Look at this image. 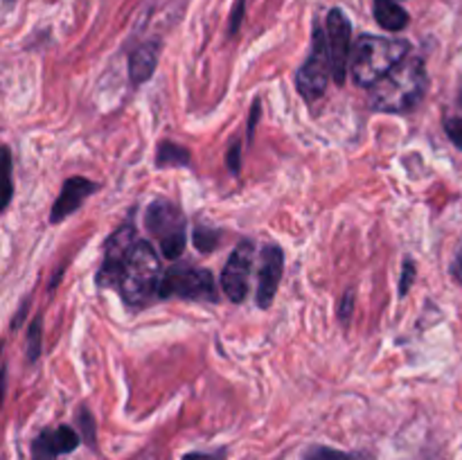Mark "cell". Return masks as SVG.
<instances>
[{
  "mask_svg": "<svg viewBox=\"0 0 462 460\" xmlns=\"http://www.w3.org/2000/svg\"><path fill=\"white\" fill-rule=\"evenodd\" d=\"M429 77L420 57H406L370 88V108L379 113H409L427 95Z\"/></svg>",
  "mask_w": 462,
  "mask_h": 460,
  "instance_id": "6da1fadb",
  "label": "cell"
},
{
  "mask_svg": "<svg viewBox=\"0 0 462 460\" xmlns=\"http://www.w3.org/2000/svg\"><path fill=\"white\" fill-rule=\"evenodd\" d=\"M244 14V0H237V12H233V21H230V34L239 30V21H242Z\"/></svg>",
  "mask_w": 462,
  "mask_h": 460,
  "instance_id": "83f0119b",
  "label": "cell"
},
{
  "mask_svg": "<svg viewBox=\"0 0 462 460\" xmlns=\"http://www.w3.org/2000/svg\"><path fill=\"white\" fill-rule=\"evenodd\" d=\"M158 54H161V43L158 41H147L134 50L129 57V79L131 84H143L153 75L158 66Z\"/></svg>",
  "mask_w": 462,
  "mask_h": 460,
  "instance_id": "4fadbf2b",
  "label": "cell"
},
{
  "mask_svg": "<svg viewBox=\"0 0 462 460\" xmlns=\"http://www.w3.org/2000/svg\"><path fill=\"white\" fill-rule=\"evenodd\" d=\"M7 3H12V0H7Z\"/></svg>",
  "mask_w": 462,
  "mask_h": 460,
  "instance_id": "f1b7e54d",
  "label": "cell"
},
{
  "mask_svg": "<svg viewBox=\"0 0 462 460\" xmlns=\"http://www.w3.org/2000/svg\"><path fill=\"white\" fill-rule=\"evenodd\" d=\"M445 131L447 135H449L451 143H454L458 149H462V115L449 117V120L445 122Z\"/></svg>",
  "mask_w": 462,
  "mask_h": 460,
  "instance_id": "ffe728a7",
  "label": "cell"
},
{
  "mask_svg": "<svg viewBox=\"0 0 462 460\" xmlns=\"http://www.w3.org/2000/svg\"><path fill=\"white\" fill-rule=\"evenodd\" d=\"M97 188V183H93V180L88 179H81V176L68 179L66 183H63L57 203L52 206V212H50V221H52V224H59V221H63L66 216H70L72 212H77L84 206L86 198H88Z\"/></svg>",
  "mask_w": 462,
  "mask_h": 460,
  "instance_id": "8fae6325",
  "label": "cell"
},
{
  "mask_svg": "<svg viewBox=\"0 0 462 460\" xmlns=\"http://www.w3.org/2000/svg\"><path fill=\"white\" fill-rule=\"evenodd\" d=\"M156 165L158 167H188L189 165V152L180 144L174 143H161L156 152Z\"/></svg>",
  "mask_w": 462,
  "mask_h": 460,
  "instance_id": "9a60e30c",
  "label": "cell"
},
{
  "mask_svg": "<svg viewBox=\"0 0 462 460\" xmlns=\"http://www.w3.org/2000/svg\"><path fill=\"white\" fill-rule=\"evenodd\" d=\"M253 260H255V244L244 239L233 255L226 262L224 271H221V289L228 296L230 302L239 305L244 298L248 296V280H251Z\"/></svg>",
  "mask_w": 462,
  "mask_h": 460,
  "instance_id": "ba28073f",
  "label": "cell"
},
{
  "mask_svg": "<svg viewBox=\"0 0 462 460\" xmlns=\"http://www.w3.org/2000/svg\"><path fill=\"white\" fill-rule=\"evenodd\" d=\"M79 446V436L72 427H61L57 428H45V431L39 433V437L34 440V446L32 451H43L48 455H63V454H70Z\"/></svg>",
  "mask_w": 462,
  "mask_h": 460,
  "instance_id": "7c38bea8",
  "label": "cell"
},
{
  "mask_svg": "<svg viewBox=\"0 0 462 460\" xmlns=\"http://www.w3.org/2000/svg\"><path fill=\"white\" fill-rule=\"evenodd\" d=\"M451 273H454V278L462 284V244H460L458 251H456L454 264H451Z\"/></svg>",
  "mask_w": 462,
  "mask_h": 460,
  "instance_id": "4316f807",
  "label": "cell"
},
{
  "mask_svg": "<svg viewBox=\"0 0 462 460\" xmlns=\"http://www.w3.org/2000/svg\"><path fill=\"white\" fill-rule=\"evenodd\" d=\"M144 225L158 239L161 251L167 260H176L183 253L185 242V216L176 203L167 198H156L144 212Z\"/></svg>",
  "mask_w": 462,
  "mask_h": 460,
  "instance_id": "277c9868",
  "label": "cell"
},
{
  "mask_svg": "<svg viewBox=\"0 0 462 460\" xmlns=\"http://www.w3.org/2000/svg\"><path fill=\"white\" fill-rule=\"evenodd\" d=\"M161 257L149 242H138L126 260L120 278V291L129 305H149L161 289Z\"/></svg>",
  "mask_w": 462,
  "mask_h": 460,
  "instance_id": "3957f363",
  "label": "cell"
},
{
  "mask_svg": "<svg viewBox=\"0 0 462 460\" xmlns=\"http://www.w3.org/2000/svg\"><path fill=\"white\" fill-rule=\"evenodd\" d=\"M352 309H355V291L352 289H347L346 296H343L341 300V309H338V316H341V320H350L352 318Z\"/></svg>",
  "mask_w": 462,
  "mask_h": 460,
  "instance_id": "44dd1931",
  "label": "cell"
},
{
  "mask_svg": "<svg viewBox=\"0 0 462 460\" xmlns=\"http://www.w3.org/2000/svg\"><path fill=\"white\" fill-rule=\"evenodd\" d=\"M5 165H7V194H5V206H9L12 201V153H9V147H5Z\"/></svg>",
  "mask_w": 462,
  "mask_h": 460,
  "instance_id": "cb8c5ba5",
  "label": "cell"
},
{
  "mask_svg": "<svg viewBox=\"0 0 462 460\" xmlns=\"http://www.w3.org/2000/svg\"><path fill=\"white\" fill-rule=\"evenodd\" d=\"M161 298H183V300H208L217 302V284L208 269L194 266H170L162 273Z\"/></svg>",
  "mask_w": 462,
  "mask_h": 460,
  "instance_id": "5b68a950",
  "label": "cell"
},
{
  "mask_svg": "<svg viewBox=\"0 0 462 460\" xmlns=\"http://www.w3.org/2000/svg\"><path fill=\"white\" fill-rule=\"evenodd\" d=\"M79 424L84 427V433H86V440L88 442H95V422H93V415H88V410H81L79 413Z\"/></svg>",
  "mask_w": 462,
  "mask_h": 460,
  "instance_id": "603a6c76",
  "label": "cell"
},
{
  "mask_svg": "<svg viewBox=\"0 0 462 460\" xmlns=\"http://www.w3.org/2000/svg\"><path fill=\"white\" fill-rule=\"evenodd\" d=\"M302 460H356L352 454H346V451L332 449V446H311L307 449V454L302 455Z\"/></svg>",
  "mask_w": 462,
  "mask_h": 460,
  "instance_id": "2e32d148",
  "label": "cell"
},
{
  "mask_svg": "<svg viewBox=\"0 0 462 460\" xmlns=\"http://www.w3.org/2000/svg\"><path fill=\"white\" fill-rule=\"evenodd\" d=\"M415 275H418V269H415V262L411 257H406L404 266H402V278H400V298H404L409 293L411 284L415 282Z\"/></svg>",
  "mask_w": 462,
  "mask_h": 460,
  "instance_id": "ac0fdd59",
  "label": "cell"
},
{
  "mask_svg": "<svg viewBox=\"0 0 462 460\" xmlns=\"http://www.w3.org/2000/svg\"><path fill=\"white\" fill-rule=\"evenodd\" d=\"M260 113H262V106L260 102L253 104L251 108V117H248V144H253V138H255V129H257V120H260Z\"/></svg>",
  "mask_w": 462,
  "mask_h": 460,
  "instance_id": "7402d4cb",
  "label": "cell"
},
{
  "mask_svg": "<svg viewBox=\"0 0 462 460\" xmlns=\"http://www.w3.org/2000/svg\"><path fill=\"white\" fill-rule=\"evenodd\" d=\"M138 244L135 239V228L134 224H125L116 230V233L108 237L106 251H104L102 269L97 273V284L99 287H116L120 284L122 271H125L126 260H129L131 251Z\"/></svg>",
  "mask_w": 462,
  "mask_h": 460,
  "instance_id": "52a82bcc",
  "label": "cell"
},
{
  "mask_svg": "<svg viewBox=\"0 0 462 460\" xmlns=\"http://www.w3.org/2000/svg\"><path fill=\"white\" fill-rule=\"evenodd\" d=\"M228 170L233 171L235 176L239 174V143H235L228 152Z\"/></svg>",
  "mask_w": 462,
  "mask_h": 460,
  "instance_id": "d4e9b609",
  "label": "cell"
},
{
  "mask_svg": "<svg viewBox=\"0 0 462 460\" xmlns=\"http://www.w3.org/2000/svg\"><path fill=\"white\" fill-rule=\"evenodd\" d=\"M329 75H332V61H329L328 32L316 27L310 57H307V61L302 63L300 70H298L296 75L298 93H300L307 102H314V99H319L320 95L328 90Z\"/></svg>",
  "mask_w": 462,
  "mask_h": 460,
  "instance_id": "8992f818",
  "label": "cell"
},
{
  "mask_svg": "<svg viewBox=\"0 0 462 460\" xmlns=\"http://www.w3.org/2000/svg\"><path fill=\"white\" fill-rule=\"evenodd\" d=\"M411 43L404 39H386V36L364 34L352 50V77L356 86L373 88L393 68L400 66L409 57Z\"/></svg>",
  "mask_w": 462,
  "mask_h": 460,
  "instance_id": "7a4b0ae2",
  "label": "cell"
},
{
  "mask_svg": "<svg viewBox=\"0 0 462 460\" xmlns=\"http://www.w3.org/2000/svg\"><path fill=\"white\" fill-rule=\"evenodd\" d=\"M374 18L388 32L404 30L411 21L406 9L400 7L397 0H374Z\"/></svg>",
  "mask_w": 462,
  "mask_h": 460,
  "instance_id": "5bb4252c",
  "label": "cell"
},
{
  "mask_svg": "<svg viewBox=\"0 0 462 460\" xmlns=\"http://www.w3.org/2000/svg\"><path fill=\"white\" fill-rule=\"evenodd\" d=\"M183 460H224V454H201V451H192V454H185Z\"/></svg>",
  "mask_w": 462,
  "mask_h": 460,
  "instance_id": "484cf974",
  "label": "cell"
},
{
  "mask_svg": "<svg viewBox=\"0 0 462 460\" xmlns=\"http://www.w3.org/2000/svg\"><path fill=\"white\" fill-rule=\"evenodd\" d=\"M284 273V253L282 248L269 244V246L262 248V264L257 271V305L262 309H269L271 302H273L275 291H278V284L282 280Z\"/></svg>",
  "mask_w": 462,
  "mask_h": 460,
  "instance_id": "30bf717a",
  "label": "cell"
},
{
  "mask_svg": "<svg viewBox=\"0 0 462 460\" xmlns=\"http://www.w3.org/2000/svg\"><path fill=\"white\" fill-rule=\"evenodd\" d=\"M41 354V318H36L30 327V336H27V359L36 361Z\"/></svg>",
  "mask_w": 462,
  "mask_h": 460,
  "instance_id": "e0dca14e",
  "label": "cell"
},
{
  "mask_svg": "<svg viewBox=\"0 0 462 460\" xmlns=\"http://www.w3.org/2000/svg\"><path fill=\"white\" fill-rule=\"evenodd\" d=\"M328 48L329 61H332V77L338 86L346 84L347 59H350V36L352 25L341 9H332L328 14Z\"/></svg>",
  "mask_w": 462,
  "mask_h": 460,
  "instance_id": "9c48e42d",
  "label": "cell"
},
{
  "mask_svg": "<svg viewBox=\"0 0 462 460\" xmlns=\"http://www.w3.org/2000/svg\"><path fill=\"white\" fill-rule=\"evenodd\" d=\"M217 242H219V235H217L215 230L197 228V233H194V244H197V248H201V251H212Z\"/></svg>",
  "mask_w": 462,
  "mask_h": 460,
  "instance_id": "d6986e66",
  "label": "cell"
}]
</instances>
